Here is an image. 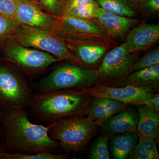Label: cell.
<instances>
[{
	"label": "cell",
	"instance_id": "13",
	"mask_svg": "<svg viewBox=\"0 0 159 159\" xmlns=\"http://www.w3.org/2000/svg\"><path fill=\"white\" fill-rule=\"evenodd\" d=\"M15 20L20 25L47 29L57 28V21L29 0H17Z\"/></svg>",
	"mask_w": 159,
	"mask_h": 159
},
{
	"label": "cell",
	"instance_id": "10",
	"mask_svg": "<svg viewBox=\"0 0 159 159\" xmlns=\"http://www.w3.org/2000/svg\"><path fill=\"white\" fill-rule=\"evenodd\" d=\"M57 28L65 34L81 38L82 40L101 42L109 44L111 42L92 20L65 15L57 22Z\"/></svg>",
	"mask_w": 159,
	"mask_h": 159
},
{
	"label": "cell",
	"instance_id": "23",
	"mask_svg": "<svg viewBox=\"0 0 159 159\" xmlns=\"http://www.w3.org/2000/svg\"><path fill=\"white\" fill-rule=\"evenodd\" d=\"M0 157L8 159H67L69 157L66 154L40 152L34 153H3Z\"/></svg>",
	"mask_w": 159,
	"mask_h": 159
},
{
	"label": "cell",
	"instance_id": "9",
	"mask_svg": "<svg viewBox=\"0 0 159 159\" xmlns=\"http://www.w3.org/2000/svg\"><path fill=\"white\" fill-rule=\"evenodd\" d=\"M5 56L8 61L32 73L44 70L62 61L45 51L24 47L16 42L6 49Z\"/></svg>",
	"mask_w": 159,
	"mask_h": 159
},
{
	"label": "cell",
	"instance_id": "30",
	"mask_svg": "<svg viewBox=\"0 0 159 159\" xmlns=\"http://www.w3.org/2000/svg\"><path fill=\"white\" fill-rule=\"evenodd\" d=\"M94 1L95 0H67L65 5V14L77 7L88 4Z\"/></svg>",
	"mask_w": 159,
	"mask_h": 159
},
{
	"label": "cell",
	"instance_id": "27",
	"mask_svg": "<svg viewBox=\"0 0 159 159\" xmlns=\"http://www.w3.org/2000/svg\"><path fill=\"white\" fill-rule=\"evenodd\" d=\"M20 25L16 20L0 14V37L14 31Z\"/></svg>",
	"mask_w": 159,
	"mask_h": 159
},
{
	"label": "cell",
	"instance_id": "8",
	"mask_svg": "<svg viewBox=\"0 0 159 159\" xmlns=\"http://www.w3.org/2000/svg\"><path fill=\"white\" fill-rule=\"evenodd\" d=\"M33 95L17 72L0 66V95L10 108L27 109Z\"/></svg>",
	"mask_w": 159,
	"mask_h": 159
},
{
	"label": "cell",
	"instance_id": "31",
	"mask_svg": "<svg viewBox=\"0 0 159 159\" xmlns=\"http://www.w3.org/2000/svg\"><path fill=\"white\" fill-rule=\"evenodd\" d=\"M142 104L148 107L159 113V94L156 93L149 99L145 100Z\"/></svg>",
	"mask_w": 159,
	"mask_h": 159
},
{
	"label": "cell",
	"instance_id": "19",
	"mask_svg": "<svg viewBox=\"0 0 159 159\" xmlns=\"http://www.w3.org/2000/svg\"><path fill=\"white\" fill-rule=\"evenodd\" d=\"M111 150L114 159L128 158L136 145L139 135L136 129L118 134L110 138Z\"/></svg>",
	"mask_w": 159,
	"mask_h": 159
},
{
	"label": "cell",
	"instance_id": "14",
	"mask_svg": "<svg viewBox=\"0 0 159 159\" xmlns=\"http://www.w3.org/2000/svg\"><path fill=\"white\" fill-rule=\"evenodd\" d=\"M139 119L137 108L128 106L124 110L115 114L99 128L102 135L110 139L118 134L136 129Z\"/></svg>",
	"mask_w": 159,
	"mask_h": 159
},
{
	"label": "cell",
	"instance_id": "7",
	"mask_svg": "<svg viewBox=\"0 0 159 159\" xmlns=\"http://www.w3.org/2000/svg\"><path fill=\"white\" fill-rule=\"evenodd\" d=\"M81 89L92 98H108L133 106L142 104L156 93L151 87L132 84L111 86L97 83Z\"/></svg>",
	"mask_w": 159,
	"mask_h": 159
},
{
	"label": "cell",
	"instance_id": "21",
	"mask_svg": "<svg viewBox=\"0 0 159 159\" xmlns=\"http://www.w3.org/2000/svg\"><path fill=\"white\" fill-rule=\"evenodd\" d=\"M156 139L139 136V140L128 158L159 159V155Z\"/></svg>",
	"mask_w": 159,
	"mask_h": 159
},
{
	"label": "cell",
	"instance_id": "1",
	"mask_svg": "<svg viewBox=\"0 0 159 159\" xmlns=\"http://www.w3.org/2000/svg\"><path fill=\"white\" fill-rule=\"evenodd\" d=\"M8 111L6 121V141L11 153H60L59 143L49 136L50 125L33 123L26 109L10 108Z\"/></svg>",
	"mask_w": 159,
	"mask_h": 159
},
{
	"label": "cell",
	"instance_id": "6",
	"mask_svg": "<svg viewBox=\"0 0 159 159\" xmlns=\"http://www.w3.org/2000/svg\"><path fill=\"white\" fill-rule=\"evenodd\" d=\"M139 56V53L129 52L124 42L107 52L97 69L98 83L111 85L125 78Z\"/></svg>",
	"mask_w": 159,
	"mask_h": 159
},
{
	"label": "cell",
	"instance_id": "24",
	"mask_svg": "<svg viewBox=\"0 0 159 159\" xmlns=\"http://www.w3.org/2000/svg\"><path fill=\"white\" fill-rule=\"evenodd\" d=\"M159 63V48L150 49L143 56L139 57L133 66L132 73Z\"/></svg>",
	"mask_w": 159,
	"mask_h": 159
},
{
	"label": "cell",
	"instance_id": "3",
	"mask_svg": "<svg viewBox=\"0 0 159 159\" xmlns=\"http://www.w3.org/2000/svg\"><path fill=\"white\" fill-rule=\"evenodd\" d=\"M49 136L59 143L66 152L82 151L91 140L98 134L99 128L87 117H69L49 124Z\"/></svg>",
	"mask_w": 159,
	"mask_h": 159
},
{
	"label": "cell",
	"instance_id": "2",
	"mask_svg": "<svg viewBox=\"0 0 159 159\" xmlns=\"http://www.w3.org/2000/svg\"><path fill=\"white\" fill-rule=\"evenodd\" d=\"M92 99L81 89L34 94L27 107V112L34 121L49 125L64 118L86 115Z\"/></svg>",
	"mask_w": 159,
	"mask_h": 159
},
{
	"label": "cell",
	"instance_id": "33",
	"mask_svg": "<svg viewBox=\"0 0 159 159\" xmlns=\"http://www.w3.org/2000/svg\"><path fill=\"white\" fill-rule=\"evenodd\" d=\"M24 1H25V0H24Z\"/></svg>",
	"mask_w": 159,
	"mask_h": 159
},
{
	"label": "cell",
	"instance_id": "26",
	"mask_svg": "<svg viewBox=\"0 0 159 159\" xmlns=\"http://www.w3.org/2000/svg\"><path fill=\"white\" fill-rule=\"evenodd\" d=\"M17 0H0V14L15 20Z\"/></svg>",
	"mask_w": 159,
	"mask_h": 159
},
{
	"label": "cell",
	"instance_id": "29",
	"mask_svg": "<svg viewBox=\"0 0 159 159\" xmlns=\"http://www.w3.org/2000/svg\"><path fill=\"white\" fill-rule=\"evenodd\" d=\"M40 1L44 8L53 13L59 12L61 8V0H40Z\"/></svg>",
	"mask_w": 159,
	"mask_h": 159
},
{
	"label": "cell",
	"instance_id": "11",
	"mask_svg": "<svg viewBox=\"0 0 159 159\" xmlns=\"http://www.w3.org/2000/svg\"><path fill=\"white\" fill-rule=\"evenodd\" d=\"M111 41H122L129 30L138 23L136 18L109 13L99 7L93 19Z\"/></svg>",
	"mask_w": 159,
	"mask_h": 159
},
{
	"label": "cell",
	"instance_id": "28",
	"mask_svg": "<svg viewBox=\"0 0 159 159\" xmlns=\"http://www.w3.org/2000/svg\"><path fill=\"white\" fill-rule=\"evenodd\" d=\"M139 8L146 13L157 14L159 12V0H135Z\"/></svg>",
	"mask_w": 159,
	"mask_h": 159
},
{
	"label": "cell",
	"instance_id": "32",
	"mask_svg": "<svg viewBox=\"0 0 159 159\" xmlns=\"http://www.w3.org/2000/svg\"><path fill=\"white\" fill-rule=\"evenodd\" d=\"M33 1H37V0H33Z\"/></svg>",
	"mask_w": 159,
	"mask_h": 159
},
{
	"label": "cell",
	"instance_id": "5",
	"mask_svg": "<svg viewBox=\"0 0 159 159\" xmlns=\"http://www.w3.org/2000/svg\"><path fill=\"white\" fill-rule=\"evenodd\" d=\"M16 29L11 36L21 45L45 51L62 60L84 66L69 51L64 40L48 29L25 25L18 27Z\"/></svg>",
	"mask_w": 159,
	"mask_h": 159
},
{
	"label": "cell",
	"instance_id": "12",
	"mask_svg": "<svg viewBox=\"0 0 159 159\" xmlns=\"http://www.w3.org/2000/svg\"><path fill=\"white\" fill-rule=\"evenodd\" d=\"M159 25L143 22L136 25L125 36L124 43L130 53L149 50L159 41Z\"/></svg>",
	"mask_w": 159,
	"mask_h": 159
},
{
	"label": "cell",
	"instance_id": "17",
	"mask_svg": "<svg viewBox=\"0 0 159 159\" xmlns=\"http://www.w3.org/2000/svg\"><path fill=\"white\" fill-rule=\"evenodd\" d=\"M139 122L136 130L140 136L157 141L159 134V113L143 104L136 106Z\"/></svg>",
	"mask_w": 159,
	"mask_h": 159
},
{
	"label": "cell",
	"instance_id": "4",
	"mask_svg": "<svg viewBox=\"0 0 159 159\" xmlns=\"http://www.w3.org/2000/svg\"><path fill=\"white\" fill-rule=\"evenodd\" d=\"M97 69L70 62L57 67L37 84V93L91 87L98 83Z\"/></svg>",
	"mask_w": 159,
	"mask_h": 159
},
{
	"label": "cell",
	"instance_id": "18",
	"mask_svg": "<svg viewBox=\"0 0 159 159\" xmlns=\"http://www.w3.org/2000/svg\"><path fill=\"white\" fill-rule=\"evenodd\" d=\"M159 63L132 72L120 81L110 85L146 86L153 88L157 91L159 89Z\"/></svg>",
	"mask_w": 159,
	"mask_h": 159
},
{
	"label": "cell",
	"instance_id": "22",
	"mask_svg": "<svg viewBox=\"0 0 159 159\" xmlns=\"http://www.w3.org/2000/svg\"><path fill=\"white\" fill-rule=\"evenodd\" d=\"M109 138L106 136L102 135L96 139L89 150V157L92 159H109V151L108 148V142Z\"/></svg>",
	"mask_w": 159,
	"mask_h": 159
},
{
	"label": "cell",
	"instance_id": "15",
	"mask_svg": "<svg viewBox=\"0 0 159 159\" xmlns=\"http://www.w3.org/2000/svg\"><path fill=\"white\" fill-rule=\"evenodd\" d=\"M74 46L75 56L84 66L95 69L100 64L110 44L94 41L81 40Z\"/></svg>",
	"mask_w": 159,
	"mask_h": 159
},
{
	"label": "cell",
	"instance_id": "25",
	"mask_svg": "<svg viewBox=\"0 0 159 159\" xmlns=\"http://www.w3.org/2000/svg\"><path fill=\"white\" fill-rule=\"evenodd\" d=\"M99 7L98 3L95 0L88 4L77 7L65 15L80 18L92 20L95 17L97 9Z\"/></svg>",
	"mask_w": 159,
	"mask_h": 159
},
{
	"label": "cell",
	"instance_id": "16",
	"mask_svg": "<svg viewBox=\"0 0 159 159\" xmlns=\"http://www.w3.org/2000/svg\"><path fill=\"white\" fill-rule=\"evenodd\" d=\"M127 104L108 98H93L86 116L99 126L115 114L124 110Z\"/></svg>",
	"mask_w": 159,
	"mask_h": 159
},
{
	"label": "cell",
	"instance_id": "20",
	"mask_svg": "<svg viewBox=\"0 0 159 159\" xmlns=\"http://www.w3.org/2000/svg\"><path fill=\"white\" fill-rule=\"evenodd\" d=\"M106 11L120 16L135 18L137 16L132 0H95Z\"/></svg>",
	"mask_w": 159,
	"mask_h": 159
}]
</instances>
